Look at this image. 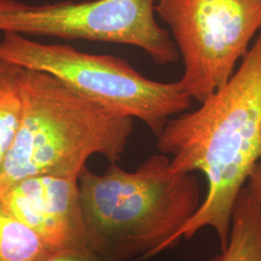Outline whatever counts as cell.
I'll list each match as a JSON object with an SVG mask.
<instances>
[{
    "label": "cell",
    "mask_w": 261,
    "mask_h": 261,
    "mask_svg": "<svg viewBox=\"0 0 261 261\" xmlns=\"http://www.w3.org/2000/svg\"><path fill=\"white\" fill-rule=\"evenodd\" d=\"M156 0H90L29 4L0 0V31L137 47L159 66L178 61L170 33L155 17Z\"/></svg>",
    "instance_id": "cell-6"
},
{
    "label": "cell",
    "mask_w": 261,
    "mask_h": 261,
    "mask_svg": "<svg viewBox=\"0 0 261 261\" xmlns=\"http://www.w3.org/2000/svg\"><path fill=\"white\" fill-rule=\"evenodd\" d=\"M182 57V89L199 103L227 83L261 30V0H156Z\"/></svg>",
    "instance_id": "cell-5"
},
{
    "label": "cell",
    "mask_w": 261,
    "mask_h": 261,
    "mask_svg": "<svg viewBox=\"0 0 261 261\" xmlns=\"http://www.w3.org/2000/svg\"><path fill=\"white\" fill-rule=\"evenodd\" d=\"M208 261H261V201L249 187L236 197L225 249Z\"/></svg>",
    "instance_id": "cell-8"
},
{
    "label": "cell",
    "mask_w": 261,
    "mask_h": 261,
    "mask_svg": "<svg viewBox=\"0 0 261 261\" xmlns=\"http://www.w3.org/2000/svg\"><path fill=\"white\" fill-rule=\"evenodd\" d=\"M79 188L87 245L103 261L144 260L175 247L202 201L197 178L172 171L164 154L135 171L116 163L102 174L86 168Z\"/></svg>",
    "instance_id": "cell-2"
},
{
    "label": "cell",
    "mask_w": 261,
    "mask_h": 261,
    "mask_svg": "<svg viewBox=\"0 0 261 261\" xmlns=\"http://www.w3.org/2000/svg\"><path fill=\"white\" fill-rule=\"evenodd\" d=\"M200 103L169 119L157 146L171 156L172 171H200L208 183L207 196L174 246L210 227L223 251L236 197L261 160V30L232 76Z\"/></svg>",
    "instance_id": "cell-1"
},
{
    "label": "cell",
    "mask_w": 261,
    "mask_h": 261,
    "mask_svg": "<svg viewBox=\"0 0 261 261\" xmlns=\"http://www.w3.org/2000/svg\"><path fill=\"white\" fill-rule=\"evenodd\" d=\"M19 84L21 121L0 168V196L30 176L79 180L93 155L121 160L133 118L103 109L45 72L19 67Z\"/></svg>",
    "instance_id": "cell-3"
},
{
    "label": "cell",
    "mask_w": 261,
    "mask_h": 261,
    "mask_svg": "<svg viewBox=\"0 0 261 261\" xmlns=\"http://www.w3.org/2000/svg\"><path fill=\"white\" fill-rule=\"evenodd\" d=\"M0 203L37 234L51 252L89 249L79 180L24 178L0 196Z\"/></svg>",
    "instance_id": "cell-7"
},
{
    "label": "cell",
    "mask_w": 261,
    "mask_h": 261,
    "mask_svg": "<svg viewBox=\"0 0 261 261\" xmlns=\"http://www.w3.org/2000/svg\"><path fill=\"white\" fill-rule=\"evenodd\" d=\"M53 252L0 203V261H45Z\"/></svg>",
    "instance_id": "cell-9"
},
{
    "label": "cell",
    "mask_w": 261,
    "mask_h": 261,
    "mask_svg": "<svg viewBox=\"0 0 261 261\" xmlns=\"http://www.w3.org/2000/svg\"><path fill=\"white\" fill-rule=\"evenodd\" d=\"M247 186L252 190L261 201V160L252 169L248 179Z\"/></svg>",
    "instance_id": "cell-12"
},
{
    "label": "cell",
    "mask_w": 261,
    "mask_h": 261,
    "mask_svg": "<svg viewBox=\"0 0 261 261\" xmlns=\"http://www.w3.org/2000/svg\"><path fill=\"white\" fill-rule=\"evenodd\" d=\"M19 66L0 60V168L16 139L21 121L22 101Z\"/></svg>",
    "instance_id": "cell-10"
},
{
    "label": "cell",
    "mask_w": 261,
    "mask_h": 261,
    "mask_svg": "<svg viewBox=\"0 0 261 261\" xmlns=\"http://www.w3.org/2000/svg\"><path fill=\"white\" fill-rule=\"evenodd\" d=\"M45 261H103L89 249L53 252Z\"/></svg>",
    "instance_id": "cell-11"
},
{
    "label": "cell",
    "mask_w": 261,
    "mask_h": 261,
    "mask_svg": "<svg viewBox=\"0 0 261 261\" xmlns=\"http://www.w3.org/2000/svg\"><path fill=\"white\" fill-rule=\"evenodd\" d=\"M0 60L45 72L103 109L143 122L157 138L174 115L190 110L192 98L179 82L150 80L127 60L92 55L62 44H44L4 32Z\"/></svg>",
    "instance_id": "cell-4"
}]
</instances>
